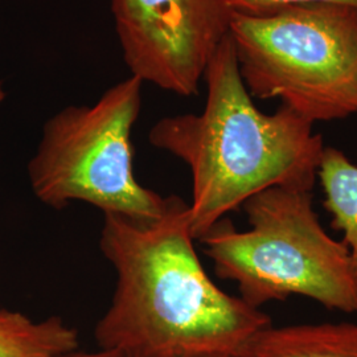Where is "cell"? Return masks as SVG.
<instances>
[{"label":"cell","instance_id":"12","mask_svg":"<svg viewBox=\"0 0 357 357\" xmlns=\"http://www.w3.org/2000/svg\"><path fill=\"white\" fill-rule=\"evenodd\" d=\"M3 97H4V93H3V91H0V101L3 100Z\"/></svg>","mask_w":357,"mask_h":357},{"label":"cell","instance_id":"7","mask_svg":"<svg viewBox=\"0 0 357 357\" xmlns=\"http://www.w3.org/2000/svg\"><path fill=\"white\" fill-rule=\"evenodd\" d=\"M238 357H357V324L268 326L255 333Z\"/></svg>","mask_w":357,"mask_h":357},{"label":"cell","instance_id":"6","mask_svg":"<svg viewBox=\"0 0 357 357\" xmlns=\"http://www.w3.org/2000/svg\"><path fill=\"white\" fill-rule=\"evenodd\" d=\"M131 76L181 97L199 93L205 69L229 32L227 0H110Z\"/></svg>","mask_w":357,"mask_h":357},{"label":"cell","instance_id":"9","mask_svg":"<svg viewBox=\"0 0 357 357\" xmlns=\"http://www.w3.org/2000/svg\"><path fill=\"white\" fill-rule=\"evenodd\" d=\"M318 176L324 191V208L331 213L332 227L344 233L357 289V166L344 153L324 147Z\"/></svg>","mask_w":357,"mask_h":357},{"label":"cell","instance_id":"13","mask_svg":"<svg viewBox=\"0 0 357 357\" xmlns=\"http://www.w3.org/2000/svg\"><path fill=\"white\" fill-rule=\"evenodd\" d=\"M197 357H233V356H197Z\"/></svg>","mask_w":357,"mask_h":357},{"label":"cell","instance_id":"10","mask_svg":"<svg viewBox=\"0 0 357 357\" xmlns=\"http://www.w3.org/2000/svg\"><path fill=\"white\" fill-rule=\"evenodd\" d=\"M231 13L261 16L301 4H337L357 8V0H227Z\"/></svg>","mask_w":357,"mask_h":357},{"label":"cell","instance_id":"4","mask_svg":"<svg viewBox=\"0 0 357 357\" xmlns=\"http://www.w3.org/2000/svg\"><path fill=\"white\" fill-rule=\"evenodd\" d=\"M229 36L252 97L280 98L315 123L357 113V8L301 4L231 13Z\"/></svg>","mask_w":357,"mask_h":357},{"label":"cell","instance_id":"3","mask_svg":"<svg viewBox=\"0 0 357 357\" xmlns=\"http://www.w3.org/2000/svg\"><path fill=\"white\" fill-rule=\"evenodd\" d=\"M250 228L238 231L222 218L200 238L221 280L237 283L240 298L259 308L291 295L357 312L349 252L320 224L312 191L274 187L246 200Z\"/></svg>","mask_w":357,"mask_h":357},{"label":"cell","instance_id":"11","mask_svg":"<svg viewBox=\"0 0 357 357\" xmlns=\"http://www.w3.org/2000/svg\"><path fill=\"white\" fill-rule=\"evenodd\" d=\"M63 357H126L121 352L116 351H110V349H102L98 348V351H93V352H88V351H73L68 355Z\"/></svg>","mask_w":357,"mask_h":357},{"label":"cell","instance_id":"5","mask_svg":"<svg viewBox=\"0 0 357 357\" xmlns=\"http://www.w3.org/2000/svg\"><path fill=\"white\" fill-rule=\"evenodd\" d=\"M143 84L130 76L97 102L66 106L47 121L28 165L32 191L43 204L63 209L84 202L103 215L137 220L162 215L166 197L143 187L134 174L131 132Z\"/></svg>","mask_w":357,"mask_h":357},{"label":"cell","instance_id":"8","mask_svg":"<svg viewBox=\"0 0 357 357\" xmlns=\"http://www.w3.org/2000/svg\"><path fill=\"white\" fill-rule=\"evenodd\" d=\"M78 349V332L60 317L31 319L0 306V357H63Z\"/></svg>","mask_w":357,"mask_h":357},{"label":"cell","instance_id":"2","mask_svg":"<svg viewBox=\"0 0 357 357\" xmlns=\"http://www.w3.org/2000/svg\"><path fill=\"white\" fill-rule=\"evenodd\" d=\"M200 114L165 116L149 141L190 167L191 230L200 240L230 211L274 187L312 191L324 144L312 122L282 105L274 114L255 106L243 84L229 32L205 69Z\"/></svg>","mask_w":357,"mask_h":357},{"label":"cell","instance_id":"1","mask_svg":"<svg viewBox=\"0 0 357 357\" xmlns=\"http://www.w3.org/2000/svg\"><path fill=\"white\" fill-rule=\"evenodd\" d=\"M100 248L116 287L96 327L102 349L126 357H238L271 318L224 293L195 250L190 205L168 196L162 215H103Z\"/></svg>","mask_w":357,"mask_h":357}]
</instances>
